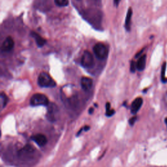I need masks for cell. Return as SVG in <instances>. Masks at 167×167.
I'll use <instances>...</instances> for the list:
<instances>
[{"instance_id":"cell-20","label":"cell","mask_w":167,"mask_h":167,"mask_svg":"<svg viewBox=\"0 0 167 167\" xmlns=\"http://www.w3.org/2000/svg\"><path fill=\"white\" fill-rule=\"evenodd\" d=\"M121 0H114V5H116V7L118 6L119 5V3H120Z\"/></svg>"},{"instance_id":"cell-1","label":"cell","mask_w":167,"mask_h":167,"mask_svg":"<svg viewBox=\"0 0 167 167\" xmlns=\"http://www.w3.org/2000/svg\"><path fill=\"white\" fill-rule=\"evenodd\" d=\"M38 84L41 87H52L56 86V83L47 73H41L38 77Z\"/></svg>"},{"instance_id":"cell-21","label":"cell","mask_w":167,"mask_h":167,"mask_svg":"<svg viewBox=\"0 0 167 167\" xmlns=\"http://www.w3.org/2000/svg\"><path fill=\"white\" fill-rule=\"evenodd\" d=\"M84 130L85 131H88V130H90V127H89V126H85L84 127Z\"/></svg>"},{"instance_id":"cell-23","label":"cell","mask_w":167,"mask_h":167,"mask_svg":"<svg viewBox=\"0 0 167 167\" xmlns=\"http://www.w3.org/2000/svg\"><path fill=\"white\" fill-rule=\"evenodd\" d=\"M82 129H80V131H79V132H78V133H77V136H78V135H80V133H81V131H82Z\"/></svg>"},{"instance_id":"cell-13","label":"cell","mask_w":167,"mask_h":167,"mask_svg":"<svg viewBox=\"0 0 167 167\" xmlns=\"http://www.w3.org/2000/svg\"><path fill=\"white\" fill-rule=\"evenodd\" d=\"M35 151V148L30 144L26 145L24 148L18 152L19 155H24L26 153H32Z\"/></svg>"},{"instance_id":"cell-22","label":"cell","mask_w":167,"mask_h":167,"mask_svg":"<svg viewBox=\"0 0 167 167\" xmlns=\"http://www.w3.org/2000/svg\"><path fill=\"white\" fill-rule=\"evenodd\" d=\"M93 110H94L93 108H90V109H89V110H88L89 114H92V113L93 112Z\"/></svg>"},{"instance_id":"cell-9","label":"cell","mask_w":167,"mask_h":167,"mask_svg":"<svg viewBox=\"0 0 167 167\" xmlns=\"http://www.w3.org/2000/svg\"><path fill=\"white\" fill-rule=\"evenodd\" d=\"M93 86L92 79L88 77H82L81 79V86L85 91H89Z\"/></svg>"},{"instance_id":"cell-12","label":"cell","mask_w":167,"mask_h":167,"mask_svg":"<svg viewBox=\"0 0 167 167\" xmlns=\"http://www.w3.org/2000/svg\"><path fill=\"white\" fill-rule=\"evenodd\" d=\"M146 55L144 54L140 57V58L138 59V61L137 62V69L140 71H143L146 67Z\"/></svg>"},{"instance_id":"cell-17","label":"cell","mask_w":167,"mask_h":167,"mask_svg":"<svg viewBox=\"0 0 167 167\" xmlns=\"http://www.w3.org/2000/svg\"><path fill=\"white\" fill-rule=\"evenodd\" d=\"M166 63L165 62L163 65L162 66V70H161V79L162 80H165V72H166Z\"/></svg>"},{"instance_id":"cell-8","label":"cell","mask_w":167,"mask_h":167,"mask_svg":"<svg viewBox=\"0 0 167 167\" xmlns=\"http://www.w3.org/2000/svg\"><path fill=\"white\" fill-rule=\"evenodd\" d=\"M143 103V99L141 97H138L134 99L131 107V111L133 114H136L140 110Z\"/></svg>"},{"instance_id":"cell-15","label":"cell","mask_w":167,"mask_h":167,"mask_svg":"<svg viewBox=\"0 0 167 167\" xmlns=\"http://www.w3.org/2000/svg\"><path fill=\"white\" fill-rule=\"evenodd\" d=\"M55 5L58 7H67L69 5V0H54Z\"/></svg>"},{"instance_id":"cell-11","label":"cell","mask_w":167,"mask_h":167,"mask_svg":"<svg viewBox=\"0 0 167 167\" xmlns=\"http://www.w3.org/2000/svg\"><path fill=\"white\" fill-rule=\"evenodd\" d=\"M31 37H33L35 39V41H36V43H37V45H38V46L42 47L46 44V41L45 40V39H43V37H41L39 34L32 31V32L31 33Z\"/></svg>"},{"instance_id":"cell-10","label":"cell","mask_w":167,"mask_h":167,"mask_svg":"<svg viewBox=\"0 0 167 167\" xmlns=\"http://www.w3.org/2000/svg\"><path fill=\"white\" fill-rule=\"evenodd\" d=\"M133 16V10L132 8H129L128 11H127L125 22V28L127 31H129L131 30V18H132Z\"/></svg>"},{"instance_id":"cell-6","label":"cell","mask_w":167,"mask_h":167,"mask_svg":"<svg viewBox=\"0 0 167 167\" xmlns=\"http://www.w3.org/2000/svg\"><path fill=\"white\" fill-rule=\"evenodd\" d=\"M14 46V42L13 41V38L9 36L7 37L5 40L3 41L2 45V51L3 52H10Z\"/></svg>"},{"instance_id":"cell-16","label":"cell","mask_w":167,"mask_h":167,"mask_svg":"<svg viewBox=\"0 0 167 167\" xmlns=\"http://www.w3.org/2000/svg\"><path fill=\"white\" fill-rule=\"evenodd\" d=\"M8 97L7 95L2 92L1 93V101H2V109H3L7 105V103L8 102Z\"/></svg>"},{"instance_id":"cell-7","label":"cell","mask_w":167,"mask_h":167,"mask_svg":"<svg viewBox=\"0 0 167 167\" xmlns=\"http://www.w3.org/2000/svg\"><path fill=\"white\" fill-rule=\"evenodd\" d=\"M31 140H33L35 143L39 146H45L47 143V138L44 134H37L34 136L31 137Z\"/></svg>"},{"instance_id":"cell-18","label":"cell","mask_w":167,"mask_h":167,"mask_svg":"<svg viewBox=\"0 0 167 167\" xmlns=\"http://www.w3.org/2000/svg\"><path fill=\"white\" fill-rule=\"evenodd\" d=\"M136 69H137V63L134 61H132L131 63V66H130L131 72L134 73L135 71H136Z\"/></svg>"},{"instance_id":"cell-19","label":"cell","mask_w":167,"mask_h":167,"mask_svg":"<svg viewBox=\"0 0 167 167\" xmlns=\"http://www.w3.org/2000/svg\"><path fill=\"white\" fill-rule=\"evenodd\" d=\"M137 116H134V117H133V118H131L130 119V120H129V125H131V126H133V125L134 124L135 121H137Z\"/></svg>"},{"instance_id":"cell-4","label":"cell","mask_w":167,"mask_h":167,"mask_svg":"<svg viewBox=\"0 0 167 167\" xmlns=\"http://www.w3.org/2000/svg\"><path fill=\"white\" fill-rule=\"evenodd\" d=\"M94 54L98 59H105L109 54V50L106 46L102 43H97L93 47Z\"/></svg>"},{"instance_id":"cell-24","label":"cell","mask_w":167,"mask_h":167,"mask_svg":"<svg viewBox=\"0 0 167 167\" xmlns=\"http://www.w3.org/2000/svg\"><path fill=\"white\" fill-rule=\"evenodd\" d=\"M165 123H166V125H167V118L165 119Z\"/></svg>"},{"instance_id":"cell-14","label":"cell","mask_w":167,"mask_h":167,"mask_svg":"<svg viewBox=\"0 0 167 167\" xmlns=\"http://www.w3.org/2000/svg\"><path fill=\"white\" fill-rule=\"evenodd\" d=\"M114 114H115L114 110L110 109V102H106V116H108V117L112 116Z\"/></svg>"},{"instance_id":"cell-2","label":"cell","mask_w":167,"mask_h":167,"mask_svg":"<svg viewBox=\"0 0 167 167\" xmlns=\"http://www.w3.org/2000/svg\"><path fill=\"white\" fill-rule=\"evenodd\" d=\"M49 103L48 97L41 93H35L30 99V105L33 106H48Z\"/></svg>"},{"instance_id":"cell-5","label":"cell","mask_w":167,"mask_h":167,"mask_svg":"<svg viewBox=\"0 0 167 167\" xmlns=\"http://www.w3.org/2000/svg\"><path fill=\"white\" fill-rule=\"evenodd\" d=\"M81 64L85 68H91L94 65V59L93 55L89 51L86 50L84 52L82 59Z\"/></svg>"},{"instance_id":"cell-3","label":"cell","mask_w":167,"mask_h":167,"mask_svg":"<svg viewBox=\"0 0 167 167\" xmlns=\"http://www.w3.org/2000/svg\"><path fill=\"white\" fill-rule=\"evenodd\" d=\"M47 113H46V118L47 120L54 122L57 120L58 115L59 114V110L58 106L53 102H50L49 105L47 106Z\"/></svg>"}]
</instances>
